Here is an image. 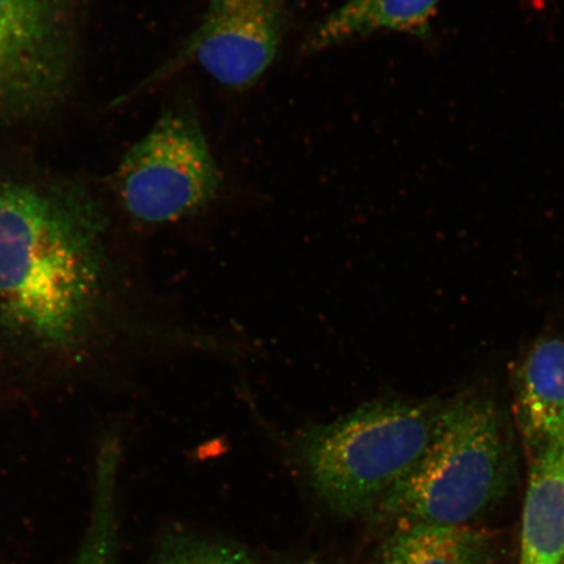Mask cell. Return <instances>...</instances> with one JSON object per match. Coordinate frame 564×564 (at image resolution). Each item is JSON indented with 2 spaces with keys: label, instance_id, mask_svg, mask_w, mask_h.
<instances>
[{
  "label": "cell",
  "instance_id": "6da1fadb",
  "mask_svg": "<svg viewBox=\"0 0 564 564\" xmlns=\"http://www.w3.org/2000/svg\"><path fill=\"white\" fill-rule=\"evenodd\" d=\"M129 267L83 189L0 182V384L95 376L138 335Z\"/></svg>",
  "mask_w": 564,
  "mask_h": 564
},
{
  "label": "cell",
  "instance_id": "7a4b0ae2",
  "mask_svg": "<svg viewBox=\"0 0 564 564\" xmlns=\"http://www.w3.org/2000/svg\"><path fill=\"white\" fill-rule=\"evenodd\" d=\"M442 408L380 400L303 430L295 451L317 497L343 517L376 512L426 454Z\"/></svg>",
  "mask_w": 564,
  "mask_h": 564
},
{
  "label": "cell",
  "instance_id": "3957f363",
  "mask_svg": "<svg viewBox=\"0 0 564 564\" xmlns=\"http://www.w3.org/2000/svg\"><path fill=\"white\" fill-rule=\"evenodd\" d=\"M511 460L496 404L458 398L443 405L426 454L373 513L393 529L471 525L509 488Z\"/></svg>",
  "mask_w": 564,
  "mask_h": 564
},
{
  "label": "cell",
  "instance_id": "277c9868",
  "mask_svg": "<svg viewBox=\"0 0 564 564\" xmlns=\"http://www.w3.org/2000/svg\"><path fill=\"white\" fill-rule=\"evenodd\" d=\"M221 182L199 118L186 105L167 110L126 154L117 193L131 220L159 227L207 208Z\"/></svg>",
  "mask_w": 564,
  "mask_h": 564
},
{
  "label": "cell",
  "instance_id": "5b68a950",
  "mask_svg": "<svg viewBox=\"0 0 564 564\" xmlns=\"http://www.w3.org/2000/svg\"><path fill=\"white\" fill-rule=\"evenodd\" d=\"M74 0H0V115H39L73 74Z\"/></svg>",
  "mask_w": 564,
  "mask_h": 564
},
{
  "label": "cell",
  "instance_id": "8992f818",
  "mask_svg": "<svg viewBox=\"0 0 564 564\" xmlns=\"http://www.w3.org/2000/svg\"><path fill=\"white\" fill-rule=\"evenodd\" d=\"M282 0H209L189 53L224 87L250 88L279 53Z\"/></svg>",
  "mask_w": 564,
  "mask_h": 564
},
{
  "label": "cell",
  "instance_id": "52a82bcc",
  "mask_svg": "<svg viewBox=\"0 0 564 564\" xmlns=\"http://www.w3.org/2000/svg\"><path fill=\"white\" fill-rule=\"evenodd\" d=\"M519 564L564 563V436L527 449Z\"/></svg>",
  "mask_w": 564,
  "mask_h": 564
},
{
  "label": "cell",
  "instance_id": "ba28073f",
  "mask_svg": "<svg viewBox=\"0 0 564 564\" xmlns=\"http://www.w3.org/2000/svg\"><path fill=\"white\" fill-rule=\"evenodd\" d=\"M513 412L525 449L564 436V337L540 338L514 379Z\"/></svg>",
  "mask_w": 564,
  "mask_h": 564
},
{
  "label": "cell",
  "instance_id": "9c48e42d",
  "mask_svg": "<svg viewBox=\"0 0 564 564\" xmlns=\"http://www.w3.org/2000/svg\"><path fill=\"white\" fill-rule=\"evenodd\" d=\"M442 0H345L317 25L306 41L316 53L379 33L427 37Z\"/></svg>",
  "mask_w": 564,
  "mask_h": 564
},
{
  "label": "cell",
  "instance_id": "30bf717a",
  "mask_svg": "<svg viewBox=\"0 0 564 564\" xmlns=\"http://www.w3.org/2000/svg\"><path fill=\"white\" fill-rule=\"evenodd\" d=\"M491 535L474 525L393 529L378 564H492Z\"/></svg>",
  "mask_w": 564,
  "mask_h": 564
},
{
  "label": "cell",
  "instance_id": "8fae6325",
  "mask_svg": "<svg viewBox=\"0 0 564 564\" xmlns=\"http://www.w3.org/2000/svg\"><path fill=\"white\" fill-rule=\"evenodd\" d=\"M121 449L106 440L97 456L94 502L89 524L73 564H119L117 481Z\"/></svg>",
  "mask_w": 564,
  "mask_h": 564
},
{
  "label": "cell",
  "instance_id": "7c38bea8",
  "mask_svg": "<svg viewBox=\"0 0 564 564\" xmlns=\"http://www.w3.org/2000/svg\"><path fill=\"white\" fill-rule=\"evenodd\" d=\"M153 564H260L256 555L228 541L175 533L162 541Z\"/></svg>",
  "mask_w": 564,
  "mask_h": 564
},
{
  "label": "cell",
  "instance_id": "4fadbf2b",
  "mask_svg": "<svg viewBox=\"0 0 564 564\" xmlns=\"http://www.w3.org/2000/svg\"><path fill=\"white\" fill-rule=\"evenodd\" d=\"M299 564H333V563H328V562L319 560V558H310V560L303 561Z\"/></svg>",
  "mask_w": 564,
  "mask_h": 564
},
{
  "label": "cell",
  "instance_id": "5bb4252c",
  "mask_svg": "<svg viewBox=\"0 0 564 564\" xmlns=\"http://www.w3.org/2000/svg\"><path fill=\"white\" fill-rule=\"evenodd\" d=\"M564 564V563H563Z\"/></svg>",
  "mask_w": 564,
  "mask_h": 564
}]
</instances>
